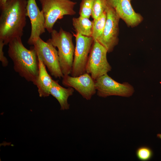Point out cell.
<instances>
[{"mask_svg":"<svg viewBox=\"0 0 161 161\" xmlns=\"http://www.w3.org/2000/svg\"><path fill=\"white\" fill-rule=\"evenodd\" d=\"M7 0H0V6H1L6 2Z\"/></svg>","mask_w":161,"mask_h":161,"instance_id":"7402d4cb","label":"cell"},{"mask_svg":"<svg viewBox=\"0 0 161 161\" xmlns=\"http://www.w3.org/2000/svg\"><path fill=\"white\" fill-rule=\"evenodd\" d=\"M93 0H82L80 4V16L89 18L91 16Z\"/></svg>","mask_w":161,"mask_h":161,"instance_id":"d6986e66","label":"cell"},{"mask_svg":"<svg viewBox=\"0 0 161 161\" xmlns=\"http://www.w3.org/2000/svg\"><path fill=\"white\" fill-rule=\"evenodd\" d=\"M27 0H7L0 6V39L5 45L21 38L26 24Z\"/></svg>","mask_w":161,"mask_h":161,"instance_id":"6da1fadb","label":"cell"},{"mask_svg":"<svg viewBox=\"0 0 161 161\" xmlns=\"http://www.w3.org/2000/svg\"><path fill=\"white\" fill-rule=\"evenodd\" d=\"M73 26L77 33L88 37H92L93 21L89 18L80 16L72 19Z\"/></svg>","mask_w":161,"mask_h":161,"instance_id":"9a60e30c","label":"cell"},{"mask_svg":"<svg viewBox=\"0 0 161 161\" xmlns=\"http://www.w3.org/2000/svg\"><path fill=\"white\" fill-rule=\"evenodd\" d=\"M157 137L161 140V134H159L157 135Z\"/></svg>","mask_w":161,"mask_h":161,"instance_id":"603a6c76","label":"cell"},{"mask_svg":"<svg viewBox=\"0 0 161 161\" xmlns=\"http://www.w3.org/2000/svg\"><path fill=\"white\" fill-rule=\"evenodd\" d=\"M76 46L70 74L73 77L79 76L86 72V67L94 40L92 37L73 33Z\"/></svg>","mask_w":161,"mask_h":161,"instance_id":"ba28073f","label":"cell"},{"mask_svg":"<svg viewBox=\"0 0 161 161\" xmlns=\"http://www.w3.org/2000/svg\"><path fill=\"white\" fill-rule=\"evenodd\" d=\"M45 18V28L49 33L53 30L58 19L65 15L72 16L76 14L74 10L75 2L70 0H39Z\"/></svg>","mask_w":161,"mask_h":161,"instance_id":"277c9868","label":"cell"},{"mask_svg":"<svg viewBox=\"0 0 161 161\" xmlns=\"http://www.w3.org/2000/svg\"><path fill=\"white\" fill-rule=\"evenodd\" d=\"M97 95L106 97L111 96L129 97L134 93L133 87L127 82H118L106 74L95 80Z\"/></svg>","mask_w":161,"mask_h":161,"instance_id":"52a82bcc","label":"cell"},{"mask_svg":"<svg viewBox=\"0 0 161 161\" xmlns=\"http://www.w3.org/2000/svg\"><path fill=\"white\" fill-rule=\"evenodd\" d=\"M132 0H117L115 11L120 19L123 20L127 26L134 27L142 22L143 18L133 9L131 4Z\"/></svg>","mask_w":161,"mask_h":161,"instance_id":"7c38bea8","label":"cell"},{"mask_svg":"<svg viewBox=\"0 0 161 161\" xmlns=\"http://www.w3.org/2000/svg\"><path fill=\"white\" fill-rule=\"evenodd\" d=\"M137 158L141 161H147L150 160L153 155L151 149L146 146H142L138 147L136 151Z\"/></svg>","mask_w":161,"mask_h":161,"instance_id":"ac0fdd59","label":"cell"},{"mask_svg":"<svg viewBox=\"0 0 161 161\" xmlns=\"http://www.w3.org/2000/svg\"><path fill=\"white\" fill-rule=\"evenodd\" d=\"M106 19V11L97 19L93 21L92 37L94 41H98L103 34Z\"/></svg>","mask_w":161,"mask_h":161,"instance_id":"2e32d148","label":"cell"},{"mask_svg":"<svg viewBox=\"0 0 161 161\" xmlns=\"http://www.w3.org/2000/svg\"><path fill=\"white\" fill-rule=\"evenodd\" d=\"M27 15L30 20L31 32L27 43L32 45L33 42L45 32V18L43 11H40L35 0H28Z\"/></svg>","mask_w":161,"mask_h":161,"instance_id":"8fae6325","label":"cell"},{"mask_svg":"<svg viewBox=\"0 0 161 161\" xmlns=\"http://www.w3.org/2000/svg\"><path fill=\"white\" fill-rule=\"evenodd\" d=\"M108 4L112 7L115 8L117 3V0H107Z\"/></svg>","mask_w":161,"mask_h":161,"instance_id":"44dd1931","label":"cell"},{"mask_svg":"<svg viewBox=\"0 0 161 161\" xmlns=\"http://www.w3.org/2000/svg\"><path fill=\"white\" fill-rule=\"evenodd\" d=\"M106 49L97 41H94L89 55L86 72L95 80L111 71L112 67L107 58Z\"/></svg>","mask_w":161,"mask_h":161,"instance_id":"5b68a950","label":"cell"},{"mask_svg":"<svg viewBox=\"0 0 161 161\" xmlns=\"http://www.w3.org/2000/svg\"><path fill=\"white\" fill-rule=\"evenodd\" d=\"M38 57H39L46 66L51 75L55 78L63 77L60 64L58 51L51 44L45 42L40 37L32 44Z\"/></svg>","mask_w":161,"mask_h":161,"instance_id":"8992f818","label":"cell"},{"mask_svg":"<svg viewBox=\"0 0 161 161\" xmlns=\"http://www.w3.org/2000/svg\"><path fill=\"white\" fill-rule=\"evenodd\" d=\"M62 78L64 86L73 88L87 100H90L97 92L95 80L86 72L76 77L64 75Z\"/></svg>","mask_w":161,"mask_h":161,"instance_id":"30bf717a","label":"cell"},{"mask_svg":"<svg viewBox=\"0 0 161 161\" xmlns=\"http://www.w3.org/2000/svg\"><path fill=\"white\" fill-rule=\"evenodd\" d=\"M5 45L3 41L0 39V61L3 67L7 66L9 62L7 58L4 56L3 51L4 46Z\"/></svg>","mask_w":161,"mask_h":161,"instance_id":"ffe728a7","label":"cell"},{"mask_svg":"<svg viewBox=\"0 0 161 161\" xmlns=\"http://www.w3.org/2000/svg\"><path fill=\"white\" fill-rule=\"evenodd\" d=\"M106 11V19L103 32L101 37L97 41L109 53L113 51L118 43L120 18L115 8L108 4Z\"/></svg>","mask_w":161,"mask_h":161,"instance_id":"9c48e42d","label":"cell"},{"mask_svg":"<svg viewBox=\"0 0 161 161\" xmlns=\"http://www.w3.org/2000/svg\"><path fill=\"white\" fill-rule=\"evenodd\" d=\"M38 57L39 62V72L35 85L38 89L40 97H46L50 95V90L53 81L48 73L46 66L41 59Z\"/></svg>","mask_w":161,"mask_h":161,"instance_id":"4fadbf2b","label":"cell"},{"mask_svg":"<svg viewBox=\"0 0 161 161\" xmlns=\"http://www.w3.org/2000/svg\"><path fill=\"white\" fill-rule=\"evenodd\" d=\"M108 4L107 0H93L91 14L93 19H97L106 11Z\"/></svg>","mask_w":161,"mask_h":161,"instance_id":"e0dca14e","label":"cell"},{"mask_svg":"<svg viewBox=\"0 0 161 161\" xmlns=\"http://www.w3.org/2000/svg\"><path fill=\"white\" fill-rule=\"evenodd\" d=\"M74 89L71 87L64 88L59 84L58 81L53 80L50 90V95L58 101L61 110L69 109L70 105L68 102V99L69 96L73 95Z\"/></svg>","mask_w":161,"mask_h":161,"instance_id":"5bb4252c","label":"cell"},{"mask_svg":"<svg viewBox=\"0 0 161 161\" xmlns=\"http://www.w3.org/2000/svg\"><path fill=\"white\" fill-rule=\"evenodd\" d=\"M21 38H15L9 43L8 54L13 63L15 71L27 81L35 85L39 72L37 54L33 47L30 49L26 48Z\"/></svg>","mask_w":161,"mask_h":161,"instance_id":"7a4b0ae2","label":"cell"},{"mask_svg":"<svg viewBox=\"0 0 161 161\" xmlns=\"http://www.w3.org/2000/svg\"><path fill=\"white\" fill-rule=\"evenodd\" d=\"M51 34V38L47 41L57 48L62 72L64 75H69L72 69L75 49L72 35L61 27L59 32L53 29Z\"/></svg>","mask_w":161,"mask_h":161,"instance_id":"3957f363","label":"cell"}]
</instances>
